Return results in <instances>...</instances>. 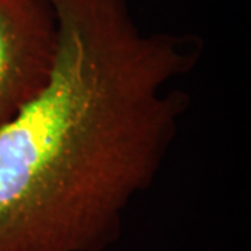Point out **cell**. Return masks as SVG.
I'll list each match as a JSON object with an SVG mask.
<instances>
[{
    "mask_svg": "<svg viewBox=\"0 0 251 251\" xmlns=\"http://www.w3.org/2000/svg\"><path fill=\"white\" fill-rule=\"evenodd\" d=\"M56 52L49 0H0V128L44 90Z\"/></svg>",
    "mask_w": 251,
    "mask_h": 251,
    "instance_id": "7a4b0ae2",
    "label": "cell"
},
{
    "mask_svg": "<svg viewBox=\"0 0 251 251\" xmlns=\"http://www.w3.org/2000/svg\"><path fill=\"white\" fill-rule=\"evenodd\" d=\"M50 78L0 128V251H105L179 133L201 39L145 32L130 0H49Z\"/></svg>",
    "mask_w": 251,
    "mask_h": 251,
    "instance_id": "6da1fadb",
    "label": "cell"
}]
</instances>
